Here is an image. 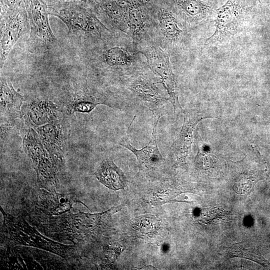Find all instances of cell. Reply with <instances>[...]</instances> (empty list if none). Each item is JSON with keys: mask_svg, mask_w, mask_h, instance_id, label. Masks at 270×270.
<instances>
[{"mask_svg": "<svg viewBox=\"0 0 270 270\" xmlns=\"http://www.w3.org/2000/svg\"><path fill=\"white\" fill-rule=\"evenodd\" d=\"M114 210L100 214H64L56 216L36 218L38 226L47 235L77 244L90 235L95 234L106 224Z\"/></svg>", "mask_w": 270, "mask_h": 270, "instance_id": "6da1fadb", "label": "cell"}, {"mask_svg": "<svg viewBox=\"0 0 270 270\" xmlns=\"http://www.w3.org/2000/svg\"><path fill=\"white\" fill-rule=\"evenodd\" d=\"M1 229L2 242L10 246H24L47 251L67 260L75 252L74 245H65L42 236L30 226L22 217L5 212Z\"/></svg>", "mask_w": 270, "mask_h": 270, "instance_id": "7a4b0ae2", "label": "cell"}, {"mask_svg": "<svg viewBox=\"0 0 270 270\" xmlns=\"http://www.w3.org/2000/svg\"><path fill=\"white\" fill-rule=\"evenodd\" d=\"M48 5L49 14L66 24L69 35L100 36L108 30L93 14L87 2L66 1Z\"/></svg>", "mask_w": 270, "mask_h": 270, "instance_id": "3957f363", "label": "cell"}, {"mask_svg": "<svg viewBox=\"0 0 270 270\" xmlns=\"http://www.w3.org/2000/svg\"><path fill=\"white\" fill-rule=\"evenodd\" d=\"M22 144L36 171L40 188L56 192L62 171L44 148L36 131L32 128L24 130Z\"/></svg>", "mask_w": 270, "mask_h": 270, "instance_id": "277c9868", "label": "cell"}, {"mask_svg": "<svg viewBox=\"0 0 270 270\" xmlns=\"http://www.w3.org/2000/svg\"><path fill=\"white\" fill-rule=\"evenodd\" d=\"M24 4L30 30L28 50L35 54L46 52L57 42L49 24L48 5L44 0H24Z\"/></svg>", "mask_w": 270, "mask_h": 270, "instance_id": "5b68a950", "label": "cell"}, {"mask_svg": "<svg viewBox=\"0 0 270 270\" xmlns=\"http://www.w3.org/2000/svg\"><path fill=\"white\" fill-rule=\"evenodd\" d=\"M248 12L246 0H227L216 10V29L205 44L216 46L227 41L240 30Z\"/></svg>", "mask_w": 270, "mask_h": 270, "instance_id": "8992f818", "label": "cell"}, {"mask_svg": "<svg viewBox=\"0 0 270 270\" xmlns=\"http://www.w3.org/2000/svg\"><path fill=\"white\" fill-rule=\"evenodd\" d=\"M30 28L24 4L0 8V68L13 46Z\"/></svg>", "mask_w": 270, "mask_h": 270, "instance_id": "52a82bcc", "label": "cell"}, {"mask_svg": "<svg viewBox=\"0 0 270 270\" xmlns=\"http://www.w3.org/2000/svg\"><path fill=\"white\" fill-rule=\"evenodd\" d=\"M62 118L34 128L44 148L62 171L64 166L68 126Z\"/></svg>", "mask_w": 270, "mask_h": 270, "instance_id": "ba28073f", "label": "cell"}, {"mask_svg": "<svg viewBox=\"0 0 270 270\" xmlns=\"http://www.w3.org/2000/svg\"><path fill=\"white\" fill-rule=\"evenodd\" d=\"M78 202L86 206L74 194H59L40 188L34 202V214L36 218L61 215L70 211Z\"/></svg>", "mask_w": 270, "mask_h": 270, "instance_id": "9c48e42d", "label": "cell"}, {"mask_svg": "<svg viewBox=\"0 0 270 270\" xmlns=\"http://www.w3.org/2000/svg\"><path fill=\"white\" fill-rule=\"evenodd\" d=\"M152 71L158 75L169 95L168 100L174 110H182L178 100L176 82L167 52L160 48H150L145 53Z\"/></svg>", "mask_w": 270, "mask_h": 270, "instance_id": "30bf717a", "label": "cell"}, {"mask_svg": "<svg viewBox=\"0 0 270 270\" xmlns=\"http://www.w3.org/2000/svg\"><path fill=\"white\" fill-rule=\"evenodd\" d=\"M60 110L53 102L46 99H36L24 105L22 110L26 125L34 128L61 118Z\"/></svg>", "mask_w": 270, "mask_h": 270, "instance_id": "8fae6325", "label": "cell"}, {"mask_svg": "<svg viewBox=\"0 0 270 270\" xmlns=\"http://www.w3.org/2000/svg\"><path fill=\"white\" fill-rule=\"evenodd\" d=\"M204 116L193 111L184 112L182 128L171 148L178 162L186 163V158L191 150L192 132L197 124L203 118L211 117Z\"/></svg>", "mask_w": 270, "mask_h": 270, "instance_id": "7c38bea8", "label": "cell"}, {"mask_svg": "<svg viewBox=\"0 0 270 270\" xmlns=\"http://www.w3.org/2000/svg\"><path fill=\"white\" fill-rule=\"evenodd\" d=\"M1 123L10 125L21 116V106L24 99L13 88L12 83L5 78L0 79Z\"/></svg>", "mask_w": 270, "mask_h": 270, "instance_id": "4fadbf2b", "label": "cell"}, {"mask_svg": "<svg viewBox=\"0 0 270 270\" xmlns=\"http://www.w3.org/2000/svg\"><path fill=\"white\" fill-rule=\"evenodd\" d=\"M176 12L186 22L198 24L207 19L213 12L212 4L202 0H172Z\"/></svg>", "mask_w": 270, "mask_h": 270, "instance_id": "5bb4252c", "label": "cell"}, {"mask_svg": "<svg viewBox=\"0 0 270 270\" xmlns=\"http://www.w3.org/2000/svg\"><path fill=\"white\" fill-rule=\"evenodd\" d=\"M160 118L159 116L154 120L151 140L144 148L138 150L134 148L130 144L127 136L123 137L118 143L136 156L140 166L148 168L160 162L163 160L156 142V126Z\"/></svg>", "mask_w": 270, "mask_h": 270, "instance_id": "9a60e30c", "label": "cell"}, {"mask_svg": "<svg viewBox=\"0 0 270 270\" xmlns=\"http://www.w3.org/2000/svg\"><path fill=\"white\" fill-rule=\"evenodd\" d=\"M94 174L100 183L110 190H118L126 186V176L112 160H104Z\"/></svg>", "mask_w": 270, "mask_h": 270, "instance_id": "2e32d148", "label": "cell"}, {"mask_svg": "<svg viewBox=\"0 0 270 270\" xmlns=\"http://www.w3.org/2000/svg\"><path fill=\"white\" fill-rule=\"evenodd\" d=\"M64 103L65 112L67 115L78 112L90 114L98 104H104L110 106L106 100L82 91H76L67 97Z\"/></svg>", "mask_w": 270, "mask_h": 270, "instance_id": "e0dca14e", "label": "cell"}, {"mask_svg": "<svg viewBox=\"0 0 270 270\" xmlns=\"http://www.w3.org/2000/svg\"><path fill=\"white\" fill-rule=\"evenodd\" d=\"M160 24L164 34L172 40H178L183 34L174 15L171 12L164 8L160 10Z\"/></svg>", "mask_w": 270, "mask_h": 270, "instance_id": "ac0fdd59", "label": "cell"}, {"mask_svg": "<svg viewBox=\"0 0 270 270\" xmlns=\"http://www.w3.org/2000/svg\"><path fill=\"white\" fill-rule=\"evenodd\" d=\"M104 60L110 66L126 65L130 62V56L124 49L118 47H112L103 54Z\"/></svg>", "mask_w": 270, "mask_h": 270, "instance_id": "d6986e66", "label": "cell"}, {"mask_svg": "<svg viewBox=\"0 0 270 270\" xmlns=\"http://www.w3.org/2000/svg\"><path fill=\"white\" fill-rule=\"evenodd\" d=\"M159 222L150 214H145L136 220L134 228L140 235L145 236L154 234L159 228Z\"/></svg>", "mask_w": 270, "mask_h": 270, "instance_id": "ffe728a7", "label": "cell"}, {"mask_svg": "<svg viewBox=\"0 0 270 270\" xmlns=\"http://www.w3.org/2000/svg\"><path fill=\"white\" fill-rule=\"evenodd\" d=\"M126 21L134 34H138L143 31L144 27V16L138 6L136 4L129 6L126 12Z\"/></svg>", "mask_w": 270, "mask_h": 270, "instance_id": "44dd1931", "label": "cell"}, {"mask_svg": "<svg viewBox=\"0 0 270 270\" xmlns=\"http://www.w3.org/2000/svg\"><path fill=\"white\" fill-rule=\"evenodd\" d=\"M134 92L143 100L151 103H158L164 100V98L154 86L145 83H139L134 87Z\"/></svg>", "mask_w": 270, "mask_h": 270, "instance_id": "7402d4cb", "label": "cell"}, {"mask_svg": "<svg viewBox=\"0 0 270 270\" xmlns=\"http://www.w3.org/2000/svg\"><path fill=\"white\" fill-rule=\"evenodd\" d=\"M24 3V0H0V8H14Z\"/></svg>", "mask_w": 270, "mask_h": 270, "instance_id": "603a6c76", "label": "cell"}, {"mask_svg": "<svg viewBox=\"0 0 270 270\" xmlns=\"http://www.w3.org/2000/svg\"><path fill=\"white\" fill-rule=\"evenodd\" d=\"M48 4L66 1H81L88 2L90 0H44Z\"/></svg>", "mask_w": 270, "mask_h": 270, "instance_id": "cb8c5ba5", "label": "cell"}, {"mask_svg": "<svg viewBox=\"0 0 270 270\" xmlns=\"http://www.w3.org/2000/svg\"><path fill=\"white\" fill-rule=\"evenodd\" d=\"M142 0L143 2H149L150 0Z\"/></svg>", "mask_w": 270, "mask_h": 270, "instance_id": "d4e9b609", "label": "cell"}]
</instances>
